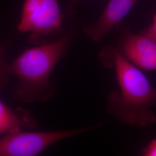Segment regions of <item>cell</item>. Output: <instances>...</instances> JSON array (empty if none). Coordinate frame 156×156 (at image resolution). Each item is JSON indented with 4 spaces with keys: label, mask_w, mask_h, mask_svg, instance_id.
<instances>
[{
    "label": "cell",
    "mask_w": 156,
    "mask_h": 156,
    "mask_svg": "<svg viewBox=\"0 0 156 156\" xmlns=\"http://www.w3.org/2000/svg\"><path fill=\"white\" fill-rule=\"evenodd\" d=\"M105 64L115 69L119 91L108 95L106 109L124 124L145 127L156 122V89L141 69L128 61L115 47L101 52Z\"/></svg>",
    "instance_id": "1"
},
{
    "label": "cell",
    "mask_w": 156,
    "mask_h": 156,
    "mask_svg": "<svg viewBox=\"0 0 156 156\" xmlns=\"http://www.w3.org/2000/svg\"><path fill=\"white\" fill-rule=\"evenodd\" d=\"M76 29L73 27L58 39L25 50L10 64L12 76L18 80L12 93L15 100L25 104L43 103L54 95L51 73L67 53Z\"/></svg>",
    "instance_id": "2"
},
{
    "label": "cell",
    "mask_w": 156,
    "mask_h": 156,
    "mask_svg": "<svg viewBox=\"0 0 156 156\" xmlns=\"http://www.w3.org/2000/svg\"><path fill=\"white\" fill-rule=\"evenodd\" d=\"M67 19L62 11L59 0H25L17 30L28 34V44L42 45L66 34L64 23Z\"/></svg>",
    "instance_id": "3"
},
{
    "label": "cell",
    "mask_w": 156,
    "mask_h": 156,
    "mask_svg": "<svg viewBox=\"0 0 156 156\" xmlns=\"http://www.w3.org/2000/svg\"><path fill=\"white\" fill-rule=\"evenodd\" d=\"M101 126L98 123L87 127L51 131L20 130L5 134L0 138V156H37L57 142Z\"/></svg>",
    "instance_id": "4"
},
{
    "label": "cell",
    "mask_w": 156,
    "mask_h": 156,
    "mask_svg": "<svg viewBox=\"0 0 156 156\" xmlns=\"http://www.w3.org/2000/svg\"><path fill=\"white\" fill-rule=\"evenodd\" d=\"M128 61L141 70H156V42L144 33L127 30L121 35L115 47Z\"/></svg>",
    "instance_id": "5"
},
{
    "label": "cell",
    "mask_w": 156,
    "mask_h": 156,
    "mask_svg": "<svg viewBox=\"0 0 156 156\" xmlns=\"http://www.w3.org/2000/svg\"><path fill=\"white\" fill-rule=\"evenodd\" d=\"M138 1L139 0H109L98 19L94 23L84 26V33L94 42H100L128 15Z\"/></svg>",
    "instance_id": "6"
},
{
    "label": "cell",
    "mask_w": 156,
    "mask_h": 156,
    "mask_svg": "<svg viewBox=\"0 0 156 156\" xmlns=\"http://www.w3.org/2000/svg\"><path fill=\"white\" fill-rule=\"evenodd\" d=\"M37 127V122L30 112L22 108L11 109L0 100V135Z\"/></svg>",
    "instance_id": "7"
},
{
    "label": "cell",
    "mask_w": 156,
    "mask_h": 156,
    "mask_svg": "<svg viewBox=\"0 0 156 156\" xmlns=\"http://www.w3.org/2000/svg\"><path fill=\"white\" fill-rule=\"evenodd\" d=\"M11 44L10 40L0 42V91L5 88L12 76L10 64L6 59V53Z\"/></svg>",
    "instance_id": "8"
},
{
    "label": "cell",
    "mask_w": 156,
    "mask_h": 156,
    "mask_svg": "<svg viewBox=\"0 0 156 156\" xmlns=\"http://www.w3.org/2000/svg\"><path fill=\"white\" fill-rule=\"evenodd\" d=\"M83 0H67L66 5L64 9V13L68 19L73 17L75 13V6L79 1Z\"/></svg>",
    "instance_id": "9"
},
{
    "label": "cell",
    "mask_w": 156,
    "mask_h": 156,
    "mask_svg": "<svg viewBox=\"0 0 156 156\" xmlns=\"http://www.w3.org/2000/svg\"><path fill=\"white\" fill-rule=\"evenodd\" d=\"M142 154L145 156H156V140H151L144 149Z\"/></svg>",
    "instance_id": "10"
},
{
    "label": "cell",
    "mask_w": 156,
    "mask_h": 156,
    "mask_svg": "<svg viewBox=\"0 0 156 156\" xmlns=\"http://www.w3.org/2000/svg\"><path fill=\"white\" fill-rule=\"evenodd\" d=\"M144 33L156 42V13L153 17L151 25Z\"/></svg>",
    "instance_id": "11"
}]
</instances>
